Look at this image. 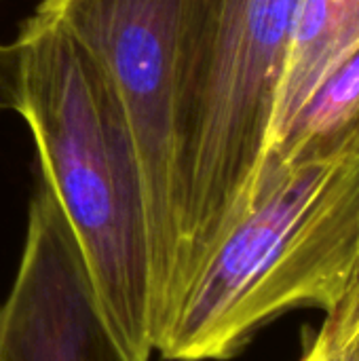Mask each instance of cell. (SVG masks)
Returning <instances> with one entry per match:
<instances>
[{
    "label": "cell",
    "instance_id": "6",
    "mask_svg": "<svg viewBox=\"0 0 359 361\" xmlns=\"http://www.w3.org/2000/svg\"><path fill=\"white\" fill-rule=\"evenodd\" d=\"M359 44V0H296L267 154L322 80ZM264 154V157H267Z\"/></svg>",
    "mask_w": 359,
    "mask_h": 361
},
{
    "label": "cell",
    "instance_id": "8",
    "mask_svg": "<svg viewBox=\"0 0 359 361\" xmlns=\"http://www.w3.org/2000/svg\"><path fill=\"white\" fill-rule=\"evenodd\" d=\"M359 332V260L355 275L351 279V286L341 300V305L326 315L322 330L315 334L317 341L324 345L328 357L334 355L339 349H343Z\"/></svg>",
    "mask_w": 359,
    "mask_h": 361
},
{
    "label": "cell",
    "instance_id": "5",
    "mask_svg": "<svg viewBox=\"0 0 359 361\" xmlns=\"http://www.w3.org/2000/svg\"><path fill=\"white\" fill-rule=\"evenodd\" d=\"M0 361H133L110 332L72 231L42 182L0 305Z\"/></svg>",
    "mask_w": 359,
    "mask_h": 361
},
{
    "label": "cell",
    "instance_id": "7",
    "mask_svg": "<svg viewBox=\"0 0 359 361\" xmlns=\"http://www.w3.org/2000/svg\"><path fill=\"white\" fill-rule=\"evenodd\" d=\"M359 148V44L322 80L267 157L334 161Z\"/></svg>",
    "mask_w": 359,
    "mask_h": 361
},
{
    "label": "cell",
    "instance_id": "9",
    "mask_svg": "<svg viewBox=\"0 0 359 361\" xmlns=\"http://www.w3.org/2000/svg\"><path fill=\"white\" fill-rule=\"evenodd\" d=\"M17 104V47L0 42V110H13Z\"/></svg>",
    "mask_w": 359,
    "mask_h": 361
},
{
    "label": "cell",
    "instance_id": "1",
    "mask_svg": "<svg viewBox=\"0 0 359 361\" xmlns=\"http://www.w3.org/2000/svg\"><path fill=\"white\" fill-rule=\"evenodd\" d=\"M17 104L80 252L102 315L133 361L157 355L146 192L123 112L91 57L55 23L28 17Z\"/></svg>",
    "mask_w": 359,
    "mask_h": 361
},
{
    "label": "cell",
    "instance_id": "2",
    "mask_svg": "<svg viewBox=\"0 0 359 361\" xmlns=\"http://www.w3.org/2000/svg\"><path fill=\"white\" fill-rule=\"evenodd\" d=\"M359 260V148L334 161L264 157L171 313L157 355L226 361L296 309L330 315Z\"/></svg>",
    "mask_w": 359,
    "mask_h": 361
},
{
    "label": "cell",
    "instance_id": "11",
    "mask_svg": "<svg viewBox=\"0 0 359 361\" xmlns=\"http://www.w3.org/2000/svg\"><path fill=\"white\" fill-rule=\"evenodd\" d=\"M300 361H330L328 360L326 349H324V345L317 341V336H313V341L307 345V349H305V353H303Z\"/></svg>",
    "mask_w": 359,
    "mask_h": 361
},
{
    "label": "cell",
    "instance_id": "4",
    "mask_svg": "<svg viewBox=\"0 0 359 361\" xmlns=\"http://www.w3.org/2000/svg\"><path fill=\"white\" fill-rule=\"evenodd\" d=\"M188 0H40L97 66L127 123L142 171L159 338L174 305L178 250V108ZM159 345V341H157Z\"/></svg>",
    "mask_w": 359,
    "mask_h": 361
},
{
    "label": "cell",
    "instance_id": "3",
    "mask_svg": "<svg viewBox=\"0 0 359 361\" xmlns=\"http://www.w3.org/2000/svg\"><path fill=\"white\" fill-rule=\"evenodd\" d=\"M294 2H186L171 313L264 161Z\"/></svg>",
    "mask_w": 359,
    "mask_h": 361
},
{
    "label": "cell",
    "instance_id": "10",
    "mask_svg": "<svg viewBox=\"0 0 359 361\" xmlns=\"http://www.w3.org/2000/svg\"><path fill=\"white\" fill-rule=\"evenodd\" d=\"M330 361H359V332L343 347L339 349L334 355L328 357Z\"/></svg>",
    "mask_w": 359,
    "mask_h": 361
}]
</instances>
